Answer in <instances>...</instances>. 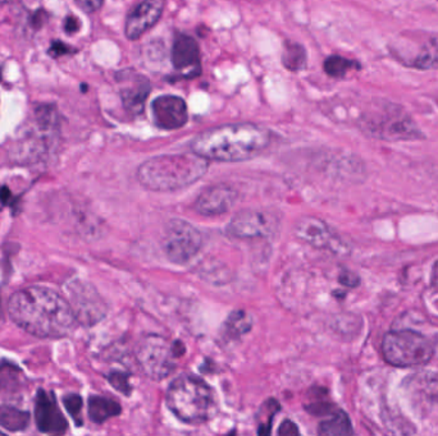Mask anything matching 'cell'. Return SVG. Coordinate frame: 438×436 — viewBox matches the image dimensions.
Here are the masks:
<instances>
[{"label": "cell", "mask_w": 438, "mask_h": 436, "mask_svg": "<svg viewBox=\"0 0 438 436\" xmlns=\"http://www.w3.org/2000/svg\"><path fill=\"white\" fill-rule=\"evenodd\" d=\"M8 314L21 329L39 338L67 337L77 324L68 301L40 286L15 292L9 298Z\"/></svg>", "instance_id": "1"}, {"label": "cell", "mask_w": 438, "mask_h": 436, "mask_svg": "<svg viewBox=\"0 0 438 436\" xmlns=\"http://www.w3.org/2000/svg\"><path fill=\"white\" fill-rule=\"evenodd\" d=\"M271 140V132L262 126L225 124L198 135L191 142V151L207 160L237 163L260 155Z\"/></svg>", "instance_id": "2"}, {"label": "cell", "mask_w": 438, "mask_h": 436, "mask_svg": "<svg viewBox=\"0 0 438 436\" xmlns=\"http://www.w3.org/2000/svg\"><path fill=\"white\" fill-rule=\"evenodd\" d=\"M209 160L190 152L151 157L137 169V181L150 191H177L198 182L208 172Z\"/></svg>", "instance_id": "3"}, {"label": "cell", "mask_w": 438, "mask_h": 436, "mask_svg": "<svg viewBox=\"0 0 438 436\" xmlns=\"http://www.w3.org/2000/svg\"><path fill=\"white\" fill-rule=\"evenodd\" d=\"M359 127L369 137L399 142L424 139L412 115L401 105L387 100H378L360 117Z\"/></svg>", "instance_id": "4"}, {"label": "cell", "mask_w": 438, "mask_h": 436, "mask_svg": "<svg viewBox=\"0 0 438 436\" xmlns=\"http://www.w3.org/2000/svg\"><path fill=\"white\" fill-rule=\"evenodd\" d=\"M166 406L182 422L199 425L213 416L216 402L209 385L200 377L182 375L169 385Z\"/></svg>", "instance_id": "5"}, {"label": "cell", "mask_w": 438, "mask_h": 436, "mask_svg": "<svg viewBox=\"0 0 438 436\" xmlns=\"http://www.w3.org/2000/svg\"><path fill=\"white\" fill-rule=\"evenodd\" d=\"M382 352L385 361L397 367L421 366L435 355L430 340L412 330L387 333L382 341Z\"/></svg>", "instance_id": "6"}, {"label": "cell", "mask_w": 438, "mask_h": 436, "mask_svg": "<svg viewBox=\"0 0 438 436\" xmlns=\"http://www.w3.org/2000/svg\"><path fill=\"white\" fill-rule=\"evenodd\" d=\"M182 343H171L158 334H149L139 341L136 358L142 373L153 380H162L175 370V358L182 356Z\"/></svg>", "instance_id": "7"}, {"label": "cell", "mask_w": 438, "mask_h": 436, "mask_svg": "<svg viewBox=\"0 0 438 436\" xmlns=\"http://www.w3.org/2000/svg\"><path fill=\"white\" fill-rule=\"evenodd\" d=\"M391 54L401 64L419 70H438V36L415 34L400 36L390 46Z\"/></svg>", "instance_id": "8"}, {"label": "cell", "mask_w": 438, "mask_h": 436, "mask_svg": "<svg viewBox=\"0 0 438 436\" xmlns=\"http://www.w3.org/2000/svg\"><path fill=\"white\" fill-rule=\"evenodd\" d=\"M202 235L199 229L181 219L169 220L164 228L163 250L166 257L175 264L191 261L202 247Z\"/></svg>", "instance_id": "9"}, {"label": "cell", "mask_w": 438, "mask_h": 436, "mask_svg": "<svg viewBox=\"0 0 438 436\" xmlns=\"http://www.w3.org/2000/svg\"><path fill=\"white\" fill-rule=\"evenodd\" d=\"M68 304L77 323L93 326L103 320L106 315V302L90 283L75 279L67 286Z\"/></svg>", "instance_id": "10"}, {"label": "cell", "mask_w": 438, "mask_h": 436, "mask_svg": "<svg viewBox=\"0 0 438 436\" xmlns=\"http://www.w3.org/2000/svg\"><path fill=\"white\" fill-rule=\"evenodd\" d=\"M277 228L278 219L269 211L242 210L231 219L226 232L238 239H253L272 236Z\"/></svg>", "instance_id": "11"}, {"label": "cell", "mask_w": 438, "mask_h": 436, "mask_svg": "<svg viewBox=\"0 0 438 436\" xmlns=\"http://www.w3.org/2000/svg\"><path fill=\"white\" fill-rule=\"evenodd\" d=\"M295 233L301 241L319 250H327L336 255L349 253L347 244L342 241L341 237L325 220L314 217L298 219L295 226Z\"/></svg>", "instance_id": "12"}, {"label": "cell", "mask_w": 438, "mask_h": 436, "mask_svg": "<svg viewBox=\"0 0 438 436\" xmlns=\"http://www.w3.org/2000/svg\"><path fill=\"white\" fill-rule=\"evenodd\" d=\"M238 192L227 184H217L202 190L193 204V209L202 217L223 215L235 206Z\"/></svg>", "instance_id": "13"}, {"label": "cell", "mask_w": 438, "mask_h": 436, "mask_svg": "<svg viewBox=\"0 0 438 436\" xmlns=\"http://www.w3.org/2000/svg\"><path fill=\"white\" fill-rule=\"evenodd\" d=\"M35 421L39 431L49 435H63L68 422L63 416L53 394L39 389L35 398Z\"/></svg>", "instance_id": "14"}, {"label": "cell", "mask_w": 438, "mask_h": 436, "mask_svg": "<svg viewBox=\"0 0 438 436\" xmlns=\"http://www.w3.org/2000/svg\"><path fill=\"white\" fill-rule=\"evenodd\" d=\"M151 114L159 128L166 131L182 128L189 121L187 105L184 99L173 95L157 97L151 104Z\"/></svg>", "instance_id": "15"}, {"label": "cell", "mask_w": 438, "mask_h": 436, "mask_svg": "<svg viewBox=\"0 0 438 436\" xmlns=\"http://www.w3.org/2000/svg\"><path fill=\"white\" fill-rule=\"evenodd\" d=\"M164 0H144L126 19L124 32L130 40H137L158 23L163 14Z\"/></svg>", "instance_id": "16"}, {"label": "cell", "mask_w": 438, "mask_h": 436, "mask_svg": "<svg viewBox=\"0 0 438 436\" xmlns=\"http://www.w3.org/2000/svg\"><path fill=\"white\" fill-rule=\"evenodd\" d=\"M172 63L175 70L184 72L187 77L200 75V50L195 39L184 34L175 36Z\"/></svg>", "instance_id": "17"}, {"label": "cell", "mask_w": 438, "mask_h": 436, "mask_svg": "<svg viewBox=\"0 0 438 436\" xmlns=\"http://www.w3.org/2000/svg\"><path fill=\"white\" fill-rule=\"evenodd\" d=\"M118 81H127L130 85H126L121 90V97L124 108L131 114H139L144 112L146 99L149 97V81L141 75L120 72L117 76Z\"/></svg>", "instance_id": "18"}, {"label": "cell", "mask_w": 438, "mask_h": 436, "mask_svg": "<svg viewBox=\"0 0 438 436\" xmlns=\"http://www.w3.org/2000/svg\"><path fill=\"white\" fill-rule=\"evenodd\" d=\"M120 413L121 406L118 402L100 395H93L88 398V417L95 424H103Z\"/></svg>", "instance_id": "19"}, {"label": "cell", "mask_w": 438, "mask_h": 436, "mask_svg": "<svg viewBox=\"0 0 438 436\" xmlns=\"http://www.w3.org/2000/svg\"><path fill=\"white\" fill-rule=\"evenodd\" d=\"M330 417L321 422L318 433L325 436H346L351 435L352 426L349 416L342 410H333Z\"/></svg>", "instance_id": "20"}, {"label": "cell", "mask_w": 438, "mask_h": 436, "mask_svg": "<svg viewBox=\"0 0 438 436\" xmlns=\"http://www.w3.org/2000/svg\"><path fill=\"white\" fill-rule=\"evenodd\" d=\"M30 425V413L12 406H0V426L17 433L26 430Z\"/></svg>", "instance_id": "21"}, {"label": "cell", "mask_w": 438, "mask_h": 436, "mask_svg": "<svg viewBox=\"0 0 438 436\" xmlns=\"http://www.w3.org/2000/svg\"><path fill=\"white\" fill-rule=\"evenodd\" d=\"M253 319L245 311H234L225 323V333L229 339L238 338L251 330Z\"/></svg>", "instance_id": "22"}, {"label": "cell", "mask_w": 438, "mask_h": 436, "mask_svg": "<svg viewBox=\"0 0 438 436\" xmlns=\"http://www.w3.org/2000/svg\"><path fill=\"white\" fill-rule=\"evenodd\" d=\"M283 64L291 72L304 70L307 66V52L303 45L287 43L283 50Z\"/></svg>", "instance_id": "23"}, {"label": "cell", "mask_w": 438, "mask_h": 436, "mask_svg": "<svg viewBox=\"0 0 438 436\" xmlns=\"http://www.w3.org/2000/svg\"><path fill=\"white\" fill-rule=\"evenodd\" d=\"M358 61H350L341 55H331L325 61V72L334 79L345 77L350 70H359Z\"/></svg>", "instance_id": "24"}, {"label": "cell", "mask_w": 438, "mask_h": 436, "mask_svg": "<svg viewBox=\"0 0 438 436\" xmlns=\"http://www.w3.org/2000/svg\"><path fill=\"white\" fill-rule=\"evenodd\" d=\"M21 370L12 364L0 366V390L12 392L18 389Z\"/></svg>", "instance_id": "25"}, {"label": "cell", "mask_w": 438, "mask_h": 436, "mask_svg": "<svg viewBox=\"0 0 438 436\" xmlns=\"http://www.w3.org/2000/svg\"><path fill=\"white\" fill-rule=\"evenodd\" d=\"M63 404L66 407L67 412L72 416V419L75 421V424L77 426H82L84 421L81 416V410H82V398L77 394H68L63 398Z\"/></svg>", "instance_id": "26"}, {"label": "cell", "mask_w": 438, "mask_h": 436, "mask_svg": "<svg viewBox=\"0 0 438 436\" xmlns=\"http://www.w3.org/2000/svg\"><path fill=\"white\" fill-rule=\"evenodd\" d=\"M264 408L267 410V412H265V421L259 424L258 434H260V435H268V434L271 433V430H272L273 417H274L276 412L280 410V406H278L277 402L271 399V401H268L264 404Z\"/></svg>", "instance_id": "27"}, {"label": "cell", "mask_w": 438, "mask_h": 436, "mask_svg": "<svg viewBox=\"0 0 438 436\" xmlns=\"http://www.w3.org/2000/svg\"><path fill=\"white\" fill-rule=\"evenodd\" d=\"M109 383L113 385L114 389L128 395L131 393V385L128 383V375L121 371H113L108 375Z\"/></svg>", "instance_id": "28"}, {"label": "cell", "mask_w": 438, "mask_h": 436, "mask_svg": "<svg viewBox=\"0 0 438 436\" xmlns=\"http://www.w3.org/2000/svg\"><path fill=\"white\" fill-rule=\"evenodd\" d=\"M73 52H75V49L70 48V45L64 44L63 41H59V40H54L49 50H48V54L53 58H58V57H63L67 54H72Z\"/></svg>", "instance_id": "29"}, {"label": "cell", "mask_w": 438, "mask_h": 436, "mask_svg": "<svg viewBox=\"0 0 438 436\" xmlns=\"http://www.w3.org/2000/svg\"><path fill=\"white\" fill-rule=\"evenodd\" d=\"M46 21H48V13L45 12L44 9H37L30 16V26L35 30H39L44 26Z\"/></svg>", "instance_id": "30"}, {"label": "cell", "mask_w": 438, "mask_h": 436, "mask_svg": "<svg viewBox=\"0 0 438 436\" xmlns=\"http://www.w3.org/2000/svg\"><path fill=\"white\" fill-rule=\"evenodd\" d=\"M79 8L85 10L86 13H94L102 8L103 0H75Z\"/></svg>", "instance_id": "31"}, {"label": "cell", "mask_w": 438, "mask_h": 436, "mask_svg": "<svg viewBox=\"0 0 438 436\" xmlns=\"http://www.w3.org/2000/svg\"><path fill=\"white\" fill-rule=\"evenodd\" d=\"M81 27L79 18L75 17V16H68V17L64 19V31L67 34H76Z\"/></svg>", "instance_id": "32"}, {"label": "cell", "mask_w": 438, "mask_h": 436, "mask_svg": "<svg viewBox=\"0 0 438 436\" xmlns=\"http://www.w3.org/2000/svg\"><path fill=\"white\" fill-rule=\"evenodd\" d=\"M278 434L282 436L298 435V428L294 422H291L289 419H286L282 425H280Z\"/></svg>", "instance_id": "33"}, {"label": "cell", "mask_w": 438, "mask_h": 436, "mask_svg": "<svg viewBox=\"0 0 438 436\" xmlns=\"http://www.w3.org/2000/svg\"><path fill=\"white\" fill-rule=\"evenodd\" d=\"M340 280H341L342 284L349 286V287H355V286L359 284V283H358V281H359L358 277L354 275L350 271H345L341 277H340Z\"/></svg>", "instance_id": "34"}, {"label": "cell", "mask_w": 438, "mask_h": 436, "mask_svg": "<svg viewBox=\"0 0 438 436\" xmlns=\"http://www.w3.org/2000/svg\"><path fill=\"white\" fill-rule=\"evenodd\" d=\"M0 201L3 204H6V205L12 204V192H10V190H8L4 186H0Z\"/></svg>", "instance_id": "35"}, {"label": "cell", "mask_w": 438, "mask_h": 436, "mask_svg": "<svg viewBox=\"0 0 438 436\" xmlns=\"http://www.w3.org/2000/svg\"><path fill=\"white\" fill-rule=\"evenodd\" d=\"M430 280H432V286H433L435 288L438 289V261L435 264V266H433V269H432Z\"/></svg>", "instance_id": "36"}, {"label": "cell", "mask_w": 438, "mask_h": 436, "mask_svg": "<svg viewBox=\"0 0 438 436\" xmlns=\"http://www.w3.org/2000/svg\"><path fill=\"white\" fill-rule=\"evenodd\" d=\"M4 323V314H3V310H1V302H0V326Z\"/></svg>", "instance_id": "37"}, {"label": "cell", "mask_w": 438, "mask_h": 436, "mask_svg": "<svg viewBox=\"0 0 438 436\" xmlns=\"http://www.w3.org/2000/svg\"><path fill=\"white\" fill-rule=\"evenodd\" d=\"M9 1H12V0H0V6H3V4H7Z\"/></svg>", "instance_id": "38"}, {"label": "cell", "mask_w": 438, "mask_h": 436, "mask_svg": "<svg viewBox=\"0 0 438 436\" xmlns=\"http://www.w3.org/2000/svg\"><path fill=\"white\" fill-rule=\"evenodd\" d=\"M0 81H1V68H0Z\"/></svg>", "instance_id": "39"}, {"label": "cell", "mask_w": 438, "mask_h": 436, "mask_svg": "<svg viewBox=\"0 0 438 436\" xmlns=\"http://www.w3.org/2000/svg\"><path fill=\"white\" fill-rule=\"evenodd\" d=\"M0 435H3V433H0Z\"/></svg>", "instance_id": "40"}]
</instances>
